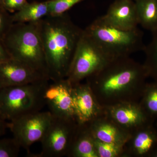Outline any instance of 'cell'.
Segmentation results:
<instances>
[{"label":"cell","instance_id":"obj_1","mask_svg":"<svg viewBox=\"0 0 157 157\" xmlns=\"http://www.w3.org/2000/svg\"><path fill=\"white\" fill-rule=\"evenodd\" d=\"M39 30L49 79L54 81L67 78L83 30L66 13L44 17L39 21Z\"/></svg>","mask_w":157,"mask_h":157},{"label":"cell","instance_id":"obj_2","mask_svg":"<svg viewBox=\"0 0 157 157\" xmlns=\"http://www.w3.org/2000/svg\"><path fill=\"white\" fill-rule=\"evenodd\" d=\"M39 21L14 23L2 42L11 58L21 62L50 80Z\"/></svg>","mask_w":157,"mask_h":157},{"label":"cell","instance_id":"obj_3","mask_svg":"<svg viewBox=\"0 0 157 157\" xmlns=\"http://www.w3.org/2000/svg\"><path fill=\"white\" fill-rule=\"evenodd\" d=\"M147 76L144 65L126 56L113 59L87 78L90 86H98L104 93L110 94L133 86L144 89V80Z\"/></svg>","mask_w":157,"mask_h":157},{"label":"cell","instance_id":"obj_4","mask_svg":"<svg viewBox=\"0 0 157 157\" xmlns=\"http://www.w3.org/2000/svg\"><path fill=\"white\" fill-rule=\"evenodd\" d=\"M85 31L113 59L129 56L143 51V33L137 28L124 30L110 25L102 16L96 19Z\"/></svg>","mask_w":157,"mask_h":157},{"label":"cell","instance_id":"obj_5","mask_svg":"<svg viewBox=\"0 0 157 157\" xmlns=\"http://www.w3.org/2000/svg\"><path fill=\"white\" fill-rule=\"evenodd\" d=\"M49 81L0 88V113L10 121L41 111L45 105L44 92Z\"/></svg>","mask_w":157,"mask_h":157},{"label":"cell","instance_id":"obj_6","mask_svg":"<svg viewBox=\"0 0 157 157\" xmlns=\"http://www.w3.org/2000/svg\"><path fill=\"white\" fill-rule=\"evenodd\" d=\"M113 59L84 29L67 78L72 85L79 83L82 79L100 71Z\"/></svg>","mask_w":157,"mask_h":157},{"label":"cell","instance_id":"obj_7","mask_svg":"<svg viewBox=\"0 0 157 157\" xmlns=\"http://www.w3.org/2000/svg\"><path fill=\"white\" fill-rule=\"evenodd\" d=\"M73 118L56 117L52 119L40 142V157H60L67 155L75 136L77 124Z\"/></svg>","mask_w":157,"mask_h":157},{"label":"cell","instance_id":"obj_8","mask_svg":"<svg viewBox=\"0 0 157 157\" xmlns=\"http://www.w3.org/2000/svg\"><path fill=\"white\" fill-rule=\"evenodd\" d=\"M52 118L49 111H40L10 121L8 123V128L21 147L25 149L29 154L30 147L41 141Z\"/></svg>","mask_w":157,"mask_h":157},{"label":"cell","instance_id":"obj_9","mask_svg":"<svg viewBox=\"0 0 157 157\" xmlns=\"http://www.w3.org/2000/svg\"><path fill=\"white\" fill-rule=\"evenodd\" d=\"M72 88V84L67 78L47 84L44 92V101L53 116L73 118Z\"/></svg>","mask_w":157,"mask_h":157},{"label":"cell","instance_id":"obj_10","mask_svg":"<svg viewBox=\"0 0 157 157\" xmlns=\"http://www.w3.org/2000/svg\"><path fill=\"white\" fill-rule=\"evenodd\" d=\"M43 80L49 79L29 66L14 59L11 58L0 63V88Z\"/></svg>","mask_w":157,"mask_h":157},{"label":"cell","instance_id":"obj_11","mask_svg":"<svg viewBox=\"0 0 157 157\" xmlns=\"http://www.w3.org/2000/svg\"><path fill=\"white\" fill-rule=\"evenodd\" d=\"M102 17L110 25L124 30L135 29L139 25L134 0H115Z\"/></svg>","mask_w":157,"mask_h":157},{"label":"cell","instance_id":"obj_12","mask_svg":"<svg viewBox=\"0 0 157 157\" xmlns=\"http://www.w3.org/2000/svg\"><path fill=\"white\" fill-rule=\"evenodd\" d=\"M73 118L79 125H86L92 120L96 112V104L88 84L72 85Z\"/></svg>","mask_w":157,"mask_h":157},{"label":"cell","instance_id":"obj_13","mask_svg":"<svg viewBox=\"0 0 157 157\" xmlns=\"http://www.w3.org/2000/svg\"><path fill=\"white\" fill-rule=\"evenodd\" d=\"M88 130L83 125H78L72 141L68 155L79 157H97L94 141Z\"/></svg>","mask_w":157,"mask_h":157},{"label":"cell","instance_id":"obj_14","mask_svg":"<svg viewBox=\"0 0 157 157\" xmlns=\"http://www.w3.org/2000/svg\"><path fill=\"white\" fill-rule=\"evenodd\" d=\"M49 15L48 1L28 3L12 15L14 23L38 22Z\"/></svg>","mask_w":157,"mask_h":157},{"label":"cell","instance_id":"obj_15","mask_svg":"<svg viewBox=\"0 0 157 157\" xmlns=\"http://www.w3.org/2000/svg\"><path fill=\"white\" fill-rule=\"evenodd\" d=\"M139 24L153 32L157 30V0H134Z\"/></svg>","mask_w":157,"mask_h":157},{"label":"cell","instance_id":"obj_16","mask_svg":"<svg viewBox=\"0 0 157 157\" xmlns=\"http://www.w3.org/2000/svg\"><path fill=\"white\" fill-rule=\"evenodd\" d=\"M147 124L142 126L134 140V147L139 155L151 154L157 146V133Z\"/></svg>","mask_w":157,"mask_h":157},{"label":"cell","instance_id":"obj_17","mask_svg":"<svg viewBox=\"0 0 157 157\" xmlns=\"http://www.w3.org/2000/svg\"><path fill=\"white\" fill-rule=\"evenodd\" d=\"M114 116L116 120L121 124L140 126L147 123L149 118L142 108L131 107L118 108L114 112Z\"/></svg>","mask_w":157,"mask_h":157},{"label":"cell","instance_id":"obj_18","mask_svg":"<svg viewBox=\"0 0 157 157\" xmlns=\"http://www.w3.org/2000/svg\"><path fill=\"white\" fill-rule=\"evenodd\" d=\"M151 33V41L148 45H145L143 50L146 56L144 66L148 76L154 78L157 83V30Z\"/></svg>","mask_w":157,"mask_h":157},{"label":"cell","instance_id":"obj_19","mask_svg":"<svg viewBox=\"0 0 157 157\" xmlns=\"http://www.w3.org/2000/svg\"><path fill=\"white\" fill-rule=\"evenodd\" d=\"M142 109L148 117L157 116V83L145 85Z\"/></svg>","mask_w":157,"mask_h":157},{"label":"cell","instance_id":"obj_20","mask_svg":"<svg viewBox=\"0 0 157 157\" xmlns=\"http://www.w3.org/2000/svg\"><path fill=\"white\" fill-rule=\"evenodd\" d=\"M85 1L86 0H48V16L61 15L75 5Z\"/></svg>","mask_w":157,"mask_h":157},{"label":"cell","instance_id":"obj_21","mask_svg":"<svg viewBox=\"0 0 157 157\" xmlns=\"http://www.w3.org/2000/svg\"><path fill=\"white\" fill-rule=\"evenodd\" d=\"M21 147L13 137L0 138V157H17Z\"/></svg>","mask_w":157,"mask_h":157},{"label":"cell","instance_id":"obj_22","mask_svg":"<svg viewBox=\"0 0 157 157\" xmlns=\"http://www.w3.org/2000/svg\"><path fill=\"white\" fill-rule=\"evenodd\" d=\"M95 136L99 141L107 143H117V131L109 124H104L96 130Z\"/></svg>","mask_w":157,"mask_h":157},{"label":"cell","instance_id":"obj_23","mask_svg":"<svg viewBox=\"0 0 157 157\" xmlns=\"http://www.w3.org/2000/svg\"><path fill=\"white\" fill-rule=\"evenodd\" d=\"M95 147L99 156L113 157L115 156L119 152L118 147L116 143H107L102 141L94 142Z\"/></svg>","mask_w":157,"mask_h":157},{"label":"cell","instance_id":"obj_24","mask_svg":"<svg viewBox=\"0 0 157 157\" xmlns=\"http://www.w3.org/2000/svg\"><path fill=\"white\" fill-rule=\"evenodd\" d=\"M14 23L12 15L2 6H0V40L3 39Z\"/></svg>","mask_w":157,"mask_h":157},{"label":"cell","instance_id":"obj_25","mask_svg":"<svg viewBox=\"0 0 157 157\" xmlns=\"http://www.w3.org/2000/svg\"><path fill=\"white\" fill-rule=\"evenodd\" d=\"M28 3L27 0H3L2 6L9 13H15Z\"/></svg>","mask_w":157,"mask_h":157},{"label":"cell","instance_id":"obj_26","mask_svg":"<svg viewBox=\"0 0 157 157\" xmlns=\"http://www.w3.org/2000/svg\"><path fill=\"white\" fill-rule=\"evenodd\" d=\"M11 58L2 42L0 40V63Z\"/></svg>","mask_w":157,"mask_h":157},{"label":"cell","instance_id":"obj_27","mask_svg":"<svg viewBox=\"0 0 157 157\" xmlns=\"http://www.w3.org/2000/svg\"><path fill=\"white\" fill-rule=\"evenodd\" d=\"M7 128H8V122H7L6 119L0 113V137L6 133Z\"/></svg>","mask_w":157,"mask_h":157},{"label":"cell","instance_id":"obj_28","mask_svg":"<svg viewBox=\"0 0 157 157\" xmlns=\"http://www.w3.org/2000/svg\"><path fill=\"white\" fill-rule=\"evenodd\" d=\"M151 155L152 156L157 157V147L154 150L152 151V152L151 153Z\"/></svg>","mask_w":157,"mask_h":157},{"label":"cell","instance_id":"obj_29","mask_svg":"<svg viewBox=\"0 0 157 157\" xmlns=\"http://www.w3.org/2000/svg\"><path fill=\"white\" fill-rule=\"evenodd\" d=\"M3 1V0H0V6H2V5Z\"/></svg>","mask_w":157,"mask_h":157}]
</instances>
